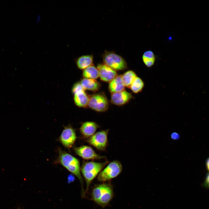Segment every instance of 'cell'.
Returning <instances> with one entry per match:
<instances>
[{"mask_svg":"<svg viewBox=\"0 0 209 209\" xmlns=\"http://www.w3.org/2000/svg\"><path fill=\"white\" fill-rule=\"evenodd\" d=\"M88 105L95 111L103 112L107 109L109 104L105 95L102 93H98L93 95L89 98Z\"/></svg>","mask_w":209,"mask_h":209,"instance_id":"obj_7","label":"cell"},{"mask_svg":"<svg viewBox=\"0 0 209 209\" xmlns=\"http://www.w3.org/2000/svg\"><path fill=\"white\" fill-rule=\"evenodd\" d=\"M83 76L85 78L95 80L99 77L98 71L93 65L86 68L83 71Z\"/></svg>","mask_w":209,"mask_h":209,"instance_id":"obj_17","label":"cell"},{"mask_svg":"<svg viewBox=\"0 0 209 209\" xmlns=\"http://www.w3.org/2000/svg\"><path fill=\"white\" fill-rule=\"evenodd\" d=\"M137 77L136 73L132 71L129 70L125 73L122 75V82L125 86L130 88Z\"/></svg>","mask_w":209,"mask_h":209,"instance_id":"obj_19","label":"cell"},{"mask_svg":"<svg viewBox=\"0 0 209 209\" xmlns=\"http://www.w3.org/2000/svg\"><path fill=\"white\" fill-rule=\"evenodd\" d=\"M132 98V95L125 90L112 93L111 101L113 104L118 105H124Z\"/></svg>","mask_w":209,"mask_h":209,"instance_id":"obj_11","label":"cell"},{"mask_svg":"<svg viewBox=\"0 0 209 209\" xmlns=\"http://www.w3.org/2000/svg\"><path fill=\"white\" fill-rule=\"evenodd\" d=\"M203 185L205 187L209 188V173L207 174Z\"/></svg>","mask_w":209,"mask_h":209,"instance_id":"obj_22","label":"cell"},{"mask_svg":"<svg viewBox=\"0 0 209 209\" xmlns=\"http://www.w3.org/2000/svg\"><path fill=\"white\" fill-rule=\"evenodd\" d=\"M109 131L107 129L97 132L89 138L87 141L97 149L104 151L108 145Z\"/></svg>","mask_w":209,"mask_h":209,"instance_id":"obj_6","label":"cell"},{"mask_svg":"<svg viewBox=\"0 0 209 209\" xmlns=\"http://www.w3.org/2000/svg\"><path fill=\"white\" fill-rule=\"evenodd\" d=\"M102 58L104 64L115 71L123 70L127 67L125 60L113 52L105 51Z\"/></svg>","mask_w":209,"mask_h":209,"instance_id":"obj_5","label":"cell"},{"mask_svg":"<svg viewBox=\"0 0 209 209\" xmlns=\"http://www.w3.org/2000/svg\"><path fill=\"white\" fill-rule=\"evenodd\" d=\"M125 87L122 82V75H117L110 82L109 89L112 93L124 91Z\"/></svg>","mask_w":209,"mask_h":209,"instance_id":"obj_13","label":"cell"},{"mask_svg":"<svg viewBox=\"0 0 209 209\" xmlns=\"http://www.w3.org/2000/svg\"><path fill=\"white\" fill-rule=\"evenodd\" d=\"M142 59L145 65L147 67L152 66L155 62L156 57L153 52L150 50L146 51L143 53Z\"/></svg>","mask_w":209,"mask_h":209,"instance_id":"obj_18","label":"cell"},{"mask_svg":"<svg viewBox=\"0 0 209 209\" xmlns=\"http://www.w3.org/2000/svg\"><path fill=\"white\" fill-rule=\"evenodd\" d=\"M144 86V83L140 78L137 77L130 87V88L134 93L140 92Z\"/></svg>","mask_w":209,"mask_h":209,"instance_id":"obj_20","label":"cell"},{"mask_svg":"<svg viewBox=\"0 0 209 209\" xmlns=\"http://www.w3.org/2000/svg\"><path fill=\"white\" fill-rule=\"evenodd\" d=\"M113 196V188L109 183H104L95 185L91 195L92 201L103 208L109 204Z\"/></svg>","mask_w":209,"mask_h":209,"instance_id":"obj_2","label":"cell"},{"mask_svg":"<svg viewBox=\"0 0 209 209\" xmlns=\"http://www.w3.org/2000/svg\"><path fill=\"white\" fill-rule=\"evenodd\" d=\"M57 162L60 163L77 177L81 185L82 196L84 197L85 191L83 188V180L81 174V168L79 160L69 153L59 149Z\"/></svg>","mask_w":209,"mask_h":209,"instance_id":"obj_1","label":"cell"},{"mask_svg":"<svg viewBox=\"0 0 209 209\" xmlns=\"http://www.w3.org/2000/svg\"><path fill=\"white\" fill-rule=\"evenodd\" d=\"M74 149L77 155L84 159L100 160L105 158L98 155L91 147L87 145L75 147Z\"/></svg>","mask_w":209,"mask_h":209,"instance_id":"obj_9","label":"cell"},{"mask_svg":"<svg viewBox=\"0 0 209 209\" xmlns=\"http://www.w3.org/2000/svg\"><path fill=\"white\" fill-rule=\"evenodd\" d=\"M206 165L207 170L209 171V158L206 161Z\"/></svg>","mask_w":209,"mask_h":209,"instance_id":"obj_24","label":"cell"},{"mask_svg":"<svg viewBox=\"0 0 209 209\" xmlns=\"http://www.w3.org/2000/svg\"><path fill=\"white\" fill-rule=\"evenodd\" d=\"M76 138L74 129L71 126H68L62 131L59 139L64 146L69 148L73 145Z\"/></svg>","mask_w":209,"mask_h":209,"instance_id":"obj_8","label":"cell"},{"mask_svg":"<svg viewBox=\"0 0 209 209\" xmlns=\"http://www.w3.org/2000/svg\"><path fill=\"white\" fill-rule=\"evenodd\" d=\"M171 138L172 139L177 140L179 139V135L178 133L176 132H174L171 135Z\"/></svg>","mask_w":209,"mask_h":209,"instance_id":"obj_23","label":"cell"},{"mask_svg":"<svg viewBox=\"0 0 209 209\" xmlns=\"http://www.w3.org/2000/svg\"><path fill=\"white\" fill-rule=\"evenodd\" d=\"M74 95V102L77 106L85 107L88 105L89 98L84 91H79Z\"/></svg>","mask_w":209,"mask_h":209,"instance_id":"obj_14","label":"cell"},{"mask_svg":"<svg viewBox=\"0 0 209 209\" xmlns=\"http://www.w3.org/2000/svg\"><path fill=\"white\" fill-rule=\"evenodd\" d=\"M84 90L80 83H77L75 84L72 89V92L74 94L78 92Z\"/></svg>","mask_w":209,"mask_h":209,"instance_id":"obj_21","label":"cell"},{"mask_svg":"<svg viewBox=\"0 0 209 209\" xmlns=\"http://www.w3.org/2000/svg\"><path fill=\"white\" fill-rule=\"evenodd\" d=\"M97 68L99 72V77L103 81L110 82L117 75L116 71L104 64H98Z\"/></svg>","mask_w":209,"mask_h":209,"instance_id":"obj_10","label":"cell"},{"mask_svg":"<svg viewBox=\"0 0 209 209\" xmlns=\"http://www.w3.org/2000/svg\"><path fill=\"white\" fill-rule=\"evenodd\" d=\"M93 57L92 55H86L78 57L76 60L78 67L80 69H84L93 65Z\"/></svg>","mask_w":209,"mask_h":209,"instance_id":"obj_15","label":"cell"},{"mask_svg":"<svg viewBox=\"0 0 209 209\" xmlns=\"http://www.w3.org/2000/svg\"><path fill=\"white\" fill-rule=\"evenodd\" d=\"M122 169V164L120 161H113L100 172L97 179L101 182L110 180L118 176L121 172Z\"/></svg>","mask_w":209,"mask_h":209,"instance_id":"obj_4","label":"cell"},{"mask_svg":"<svg viewBox=\"0 0 209 209\" xmlns=\"http://www.w3.org/2000/svg\"><path fill=\"white\" fill-rule=\"evenodd\" d=\"M80 83L84 90L96 91L100 87V83L94 79L84 78L81 80Z\"/></svg>","mask_w":209,"mask_h":209,"instance_id":"obj_16","label":"cell"},{"mask_svg":"<svg viewBox=\"0 0 209 209\" xmlns=\"http://www.w3.org/2000/svg\"><path fill=\"white\" fill-rule=\"evenodd\" d=\"M99 127L96 122L87 121L83 123L80 128V131L83 137L88 138L93 135Z\"/></svg>","mask_w":209,"mask_h":209,"instance_id":"obj_12","label":"cell"},{"mask_svg":"<svg viewBox=\"0 0 209 209\" xmlns=\"http://www.w3.org/2000/svg\"><path fill=\"white\" fill-rule=\"evenodd\" d=\"M108 162L107 161L103 162L90 161L83 163L81 167V172L86 183L85 195L92 181Z\"/></svg>","mask_w":209,"mask_h":209,"instance_id":"obj_3","label":"cell"}]
</instances>
